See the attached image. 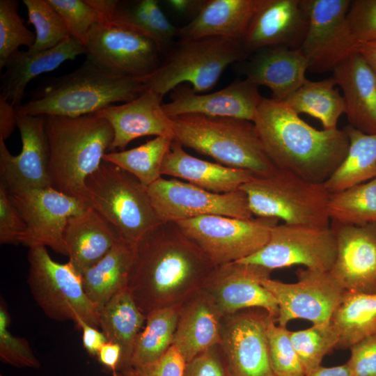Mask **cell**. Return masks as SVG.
Returning <instances> with one entry per match:
<instances>
[{
  "instance_id": "cell-1",
  "label": "cell",
  "mask_w": 376,
  "mask_h": 376,
  "mask_svg": "<svg viewBox=\"0 0 376 376\" xmlns=\"http://www.w3.org/2000/svg\"><path fill=\"white\" fill-rule=\"evenodd\" d=\"M215 265L176 223H161L136 244L127 288L147 316L180 306L202 289Z\"/></svg>"
},
{
  "instance_id": "cell-2",
  "label": "cell",
  "mask_w": 376,
  "mask_h": 376,
  "mask_svg": "<svg viewBox=\"0 0 376 376\" xmlns=\"http://www.w3.org/2000/svg\"><path fill=\"white\" fill-rule=\"evenodd\" d=\"M275 168L324 183L343 161L349 139L343 130H317L284 102L263 97L252 121Z\"/></svg>"
},
{
  "instance_id": "cell-3",
  "label": "cell",
  "mask_w": 376,
  "mask_h": 376,
  "mask_svg": "<svg viewBox=\"0 0 376 376\" xmlns=\"http://www.w3.org/2000/svg\"><path fill=\"white\" fill-rule=\"evenodd\" d=\"M45 120L51 187L86 202V180L99 168L107 151L111 150L112 127L95 113L78 117L45 116Z\"/></svg>"
},
{
  "instance_id": "cell-4",
  "label": "cell",
  "mask_w": 376,
  "mask_h": 376,
  "mask_svg": "<svg viewBox=\"0 0 376 376\" xmlns=\"http://www.w3.org/2000/svg\"><path fill=\"white\" fill-rule=\"evenodd\" d=\"M147 89L139 78L111 74L86 60L72 72L53 78L20 114L78 117L95 113L115 102H127Z\"/></svg>"
},
{
  "instance_id": "cell-5",
  "label": "cell",
  "mask_w": 376,
  "mask_h": 376,
  "mask_svg": "<svg viewBox=\"0 0 376 376\" xmlns=\"http://www.w3.org/2000/svg\"><path fill=\"white\" fill-rule=\"evenodd\" d=\"M170 118L174 139L183 147L209 156L221 165L247 170L256 175L268 174L275 169L251 121L198 113Z\"/></svg>"
},
{
  "instance_id": "cell-6",
  "label": "cell",
  "mask_w": 376,
  "mask_h": 376,
  "mask_svg": "<svg viewBox=\"0 0 376 376\" xmlns=\"http://www.w3.org/2000/svg\"><path fill=\"white\" fill-rule=\"evenodd\" d=\"M249 55L240 42L226 38H179L158 68L139 79L162 97L185 83L196 93H206L230 65Z\"/></svg>"
},
{
  "instance_id": "cell-7",
  "label": "cell",
  "mask_w": 376,
  "mask_h": 376,
  "mask_svg": "<svg viewBox=\"0 0 376 376\" xmlns=\"http://www.w3.org/2000/svg\"><path fill=\"white\" fill-rule=\"evenodd\" d=\"M86 200L118 236L136 244L162 223L152 205L146 187L132 174L102 161L85 182Z\"/></svg>"
},
{
  "instance_id": "cell-8",
  "label": "cell",
  "mask_w": 376,
  "mask_h": 376,
  "mask_svg": "<svg viewBox=\"0 0 376 376\" xmlns=\"http://www.w3.org/2000/svg\"><path fill=\"white\" fill-rule=\"evenodd\" d=\"M240 189L246 194L256 217H274L289 224L331 226L327 214L330 193L324 183L275 168L268 174L254 175Z\"/></svg>"
},
{
  "instance_id": "cell-9",
  "label": "cell",
  "mask_w": 376,
  "mask_h": 376,
  "mask_svg": "<svg viewBox=\"0 0 376 376\" xmlns=\"http://www.w3.org/2000/svg\"><path fill=\"white\" fill-rule=\"evenodd\" d=\"M28 285L45 314L58 320L81 318L88 324L100 327L99 312L87 297L81 274L72 264L55 262L43 246L29 248Z\"/></svg>"
},
{
  "instance_id": "cell-10",
  "label": "cell",
  "mask_w": 376,
  "mask_h": 376,
  "mask_svg": "<svg viewBox=\"0 0 376 376\" xmlns=\"http://www.w3.org/2000/svg\"><path fill=\"white\" fill-rule=\"evenodd\" d=\"M279 219L259 217L242 219L207 215L176 224L217 266L244 259L267 242Z\"/></svg>"
},
{
  "instance_id": "cell-11",
  "label": "cell",
  "mask_w": 376,
  "mask_h": 376,
  "mask_svg": "<svg viewBox=\"0 0 376 376\" xmlns=\"http://www.w3.org/2000/svg\"><path fill=\"white\" fill-rule=\"evenodd\" d=\"M86 60L113 75L141 78L160 65L162 52L152 39L121 23L100 21L84 44Z\"/></svg>"
},
{
  "instance_id": "cell-12",
  "label": "cell",
  "mask_w": 376,
  "mask_h": 376,
  "mask_svg": "<svg viewBox=\"0 0 376 376\" xmlns=\"http://www.w3.org/2000/svg\"><path fill=\"white\" fill-rule=\"evenodd\" d=\"M335 233L330 226L282 224L274 226L266 244L238 262L270 270L301 265L329 272L336 256Z\"/></svg>"
},
{
  "instance_id": "cell-13",
  "label": "cell",
  "mask_w": 376,
  "mask_h": 376,
  "mask_svg": "<svg viewBox=\"0 0 376 376\" xmlns=\"http://www.w3.org/2000/svg\"><path fill=\"white\" fill-rule=\"evenodd\" d=\"M146 189L155 213L163 223L207 215L253 218L247 196L240 189L217 194L189 182L162 177Z\"/></svg>"
},
{
  "instance_id": "cell-14",
  "label": "cell",
  "mask_w": 376,
  "mask_h": 376,
  "mask_svg": "<svg viewBox=\"0 0 376 376\" xmlns=\"http://www.w3.org/2000/svg\"><path fill=\"white\" fill-rule=\"evenodd\" d=\"M296 275L297 282L291 283L270 277L262 280L278 304L276 322L281 327L295 319L313 324L329 323L346 290L330 272L305 267L298 269Z\"/></svg>"
},
{
  "instance_id": "cell-15",
  "label": "cell",
  "mask_w": 376,
  "mask_h": 376,
  "mask_svg": "<svg viewBox=\"0 0 376 376\" xmlns=\"http://www.w3.org/2000/svg\"><path fill=\"white\" fill-rule=\"evenodd\" d=\"M8 197L26 226L21 244L49 246L68 256L65 229L70 217L90 207L86 201L52 187L9 194Z\"/></svg>"
},
{
  "instance_id": "cell-16",
  "label": "cell",
  "mask_w": 376,
  "mask_h": 376,
  "mask_svg": "<svg viewBox=\"0 0 376 376\" xmlns=\"http://www.w3.org/2000/svg\"><path fill=\"white\" fill-rule=\"evenodd\" d=\"M350 0H303L308 17L305 38L299 48L308 63V70H333L356 52L347 22Z\"/></svg>"
},
{
  "instance_id": "cell-17",
  "label": "cell",
  "mask_w": 376,
  "mask_h": 376,
  "mask_svg": "<svg viewBox=\"0 0 376 376\" xmlns=\"http://www.w3.org/2000/svg\"><path fill=\"white\" fill-rule=\"evenodd\" d=\"M268 316L254 308L222 317L219 345L230 376H275L266 334Z\"/></svg>"
},
{
  "instance_id": "cell-18",
  "label": "cell",
  "mask_w": 376,
  "mask_h": 376,
  "mask_svg": "<svg viewBox=\"0 0 376 376\" xmlns=\"http://www.w3.org/2000/svg\"><path fill=\"white\" fill-rule=\"evenodd\" d=\"M22 150L13 155L0 138V186L14 194L51 187L45 116L17 113Z\"/></svg>"
},
{
  "instance_id": "cell-19",
  "label": "cell",
  "mask_w": 376,
  "mask_h": 376,
  "mask_svg": "<svg viewBox=\"0 0 376 376\" xmlns=\"http://www.w3.org/2000/svg\"><path fill=\"white\" fill-rule=\"evenodd\" d=\"M271 272L260 265L232 262L217 266L202 289L223 316L257 308L265 310L276 322L278 304L261 283L270 277Z\"/></svg>"
},
{
  "instance_id": "cell-20",
  "label": "cell",
  "mask_w": 376,
  "mask_h": 376,
  "mask_svg": "<svg viewBox=\"0 0 376 376\" xmlns=\"http://www.w3.org/2000/svg\"><path fill=\"white\" fill-rule=\"evenodd\" d=\"M331 227L337 245L331 275L346 291L376 293V223Z\"/></svg>"
},
{
  "instance_id": "cell-21",
  "label": "cell",
  "mask_w": 376,
  "mask_h": 376,
  "mask_svg": "<svg viewBox=\"0 0 376 376\" xmlns=\"http://www.w3.org/2000/svg\"><path fill=\"white\" fill-rule=\"evenodd\" d=\"M171 92V101L162 104L169 117L198 113L252 122L263 97L258 87L246 79H236L226 87L210 93H196L185 84Z\"/></svg>"
},
{
  "instance_id": "cell-22",
  "label": "cell",
  "mask_w": 376,
  "mask_h": 376,
  "mask_svg": "<svg viewBox=\"0 0 376 376\" xmlns=\"http://www.w3.org/2000/svg\"><path fill=\"white\" fill-rule=\"evenodd\" d=\"M308 25L303 0H263L241 44L249 54L267 47L299 49Z\"/></svg>"
},
{
  "instance_id": "cell-23",
  "label": "cell",
  "mask_w": 376,
  "mask_h": 376,
  "mask_svg": "<svg viewBox=\"0 0 376 376\" xmlns=\"http://www.w3.org/2000/svg\"><path fill=\"white\" fill-rule=\"evenodd\" d=\"M162 97L146 90L130 102L109 105L95 113L112 127L111 150H124L132 141L146 136L174 139L171 118L162 108Z\"/></svg>"
},
{
  "instance_id": "cell-24",
  "label": "cell",
  "mask_w": 376,
  "mask_h": 376,
  "mask_svg": "<svg viewBox=\"0 0 376 376\" xmlns=\"http://www.w3.org/2000/svg\"><path fill=\"white\" fill-rule=\"evenodd\" d=\"M253 53L242 71L252 84L268 88L273 100L284 102L306 79L308 63L299 49L267 47Z\"/></svg>"
},
{
  "instance_id": "cell-25",
  "label": "cell",
  "mask_w": 376,
  "mask_h": 376,
  "mask_svg": "<svg viewBox=\"0 0 376 376\" xmlns=\"http://www.w3.org/2000/svg\"><path fill=\"white\" fill-rule=\"evenodd\" d=\"M332 77L343 91L349 125L376 134V75L354 52L333 70Z\"/></svg>"
},
{
  "instance_id": "cell-26",
  "label": "cell",
  "mask_w": 376,
  "mask_h": 376,
  "mask_svg": "<svg viewBox=\"0 0 376 376\" xmlns=\"http://www.w3.org/2000/svg\"><path fill=\"white\" fill-rule=\"evenodd\" d=\"M85 52L84 46L70 37L47 50L17 51L3 65L5 71L1 76L0 97L17 109L22 104L25 88L30 81Z\"/></svg>"
},
{
  "instance_id": "cell-27",
  "label": "cell",
  "mask_w": 376,
  "mask_h": 376,
  "mask_svg": "<svg viewBox=\"0 0 376 376\" xmlns=\"http://www.w3.org/2000/svg\"><path fill=\"white\" fill-rule=\"evenodd\" d=\"M222 317L203 289L180 305L172 345L186 363L219 344Z\"/></svg>"
},
{
  "instance_id": "cell-28",
  "label": "cell",
  "mask_w": 376,
  "mask_h": 376,
  "mask_svg": "<svg viewBox=\"0 0 376 376\" xmlns=\"http://www.w3.org/2000/svg\"><path fill=\"white\" fill-rule=\"evenodd\" d=\"M263 0H206L194 19L178 28L180 39L222 37L239 42Z\"/></svg>"
},
{
  "instance_id": "cell-29",
  "label": "cell",
  "mask_w": 376,
  "mask_h": 376,
  "mask_svg": "<svg viewBox=\"0 0 376 376\" xmlns=\"http://www.w3.org/2000/svg\"><path fill=\"white\" fill-rule=\"evenodd\" d=\"M161 173L162 175L183 179L217 194L237 191L256 175L247 170L231 168L193 157L175 139L164 157Z\"/></svg>"
},
{
  "instance_id": "cell-30",
  "label": "cell",
  "mask_w": 376,
  "mask_h": 376,
  "mask_svg": "<svg viewBox=\"0 0 376 376\" xmlns=\"http://www.w3.org/2000/svg\"><path fill=\"white\" fill-rule=\"evenodd\" d=\"M119 238L112 226L91 207L70 217L64 232L69 261L80 274L103 258Z\"/></svg>"
},
{
  "instance_id": "cell-31",
  "label": "cell",
  "mask_w": 376,
  "mask_h": 376,
  "mask_svg": "<svg viewBox=\"0 0 376 376\" xmlns=\"http://www.w3.org/2000/svg\"><path fill=\"white\" fill-rule=\"evenodd\" d=\"M136 244L119 238L109 253L81 274L84 291L99 313L117 293L127 288Z\"/></svg>"
},
{
  "instance_id": "cell-32",
  "label": "cell",
  "mask_w": 376,
  "mask_h": 376,
  "mask_svg": "<svg viewBox=\"0 0 376 376\" xmlns=\"http://www.w3.org/2000/svg\"><path fill=\"white\" fill-rule=\"evenodd\" d=\"M146 316L137 306L131 292L125 288L115 295L101 309L100 327L108 341L122 348L118 370L129 364L137 336L146 323Z\"/></svg>"
},
{
  "instance_id": "cell-33",
  "label": "cell",
  "mask_w": 376,
  "mask_h": 376,
  "mask_svg": "<svg viewBox=\"0 0 376 376\" xmlns=\"http://www.w3.org/2000/svg\"><path fill=\"white\" fill-rule=\"evenodd\" d=\"M330 323L338 338L336 350L350 349L376 336V293L345 291Z\"/></svg>"
},
{
  "instance_id": "cell-34",
  "label": "cell",
  "mask_w": 376,
  "mask_h": 376,
  "mask_svg": "<svg viewBox=\"0 0 376 376\" xmlns=\"http://www.w3.org/2000/svg\"><path fill=\"white\" fill-rule=\"evenodd\" d=\"M349 148L343 161L324 182L330 194L376 178V134L363 133L350 125L344 128Z\"/></svg>"
},
{
  "instance_id": "cell-35",
  "label": "cell",
  "mask_w": 376,
  "mask_h": 376,
  "mask_svg": "<svg viewBox=\"0 0 376 376\" xmlns=\"http://www.w3.org/2000/svg\"><path fill=\"white\" fill-rule=\"evenodd\" d=\"M331 77L320 81L306 79L284 102L296 113H306L319 120L324 129L337 128V123L345 112L343 96L335 88Z\"/></svg>"
},
{
  "instance_id": "cell-36",
  "label": "cell",
  "mask_w": 376,
  "mask_h": 376,
  "mask_svg": "<svg viewBox=\"0 0 376 376\" xmlns=\"http://www.w3.org/2000/svg\"><path fill=\"white\" fill-rule=\"evenodd\" d=\"M104 21L119 22L137 30L155 41L162 52L178 33V28L169 22L156 0L118 1L111 16Z\"/></svg>"
},
{
  "instance_id": "cell-37",
  "label": "cell",
  "mask_w": 376,
  "mask_h": 376,
  "mask_svg": "<svg viewBox=\"0 0 376 376\" xmlns=\"http://www.w3.org/2000/svg\"><path fill=\"white\" fill-rule=\"evenodd\" d=\"M179 308L180 306H175L159 308L146 316V323L136 337L127 366L149 364L166 354L173 344Z\"/></svg>"
},
{
  "instance_id": "cell-38",
  "label": "cell",
  "mask_w": 376,
  "mask_h": 376,
  "mask_svg": "<svg viewBox=\"0 0 376 376\" xmlns=\"http://www.w3.org/2000/svg\"><path fill=\"white\" fill-rule=\"evenodd\" d=\"M173 139L157 136L130 150L106 152L102 160L130 173L147 188L161 178L162 162Z\"/></svg>"
},
{
  "instance_id": "cell-39",
  "label": "cell",
  "mask_w": 376,
  "mask_h": 376,
  "mask_svg": "<svg viewBox=\"0 0 376 376\" xmlns=\"http://www.w3.org/2000/svg\"><path fill=\"white\" fill-rule=\"evenodd\" d=\"M327 214L331 221L343 225L376 223V178L330 194Z\"/></svg>"
},
{
  "instance_id": "cell-40",
  "label": "cell",
  "mask_w": 376,
  "mask_h": 376,
  "mask_svg": "<svg viewBox=\"0 0 376 376\" xmlns=\"http://www.w3.org/2000/svg\"><path fill=\"white\" fill-rule=\"evenodd\" d=\"M290 338L306 375L321 366L324 357L336 350L338 340L330 322L290 331Z\"/></svg>"
},
{
  "instance_id": "cell-41",
  "label": "cell",
  "mask_w": 376,
  "mask_h": 376,
  "mask_svg": "<svg viewBox=\"0 0 376 376\" xmlns=\"http://www.w3.org/2000/svg\"><path fill=\"white\" fill-rule=\"evenodd\" d=\"M29 22L36 30V40L27 50L31 52L51 49L70 37L61 17L49 0H24Z\"/></svg>"
},
{
  "instance_id": "cell-42",
  "label": "cell",
  "mask_w": 376,
  "mask_h": 376,
  "mask_svg": "<svg viewBox=\"0 0 376 376\" xmlns=\"http://www.w3.org/2000/svg\"><path fill=\"white\" fill-rule=\"evenodd\" d=\"M266 334L270 365L275 376H306L294 348L290 331L276 325L269 315L266 321Z\"/></svg>"
},
{
  "instance_id": "cell-43",
  "label": "cell",
  "mask_w": 376,
  "mask_h": 376,
  "mask_svg": "<svg viewBox=\"0 0 376 376\" xmlns=\"http://www.w3.org/2000/svg\"><path fill=\"white\" fill-rule=\"evenodd\" d=\"M16 0L0 1V69L20 46H33L36 36L24 24L18 14Z\"/></svg>"
},
{
  "instance_id": "cell-44",
  "label": "cell",
  "mask_w": 376,
  "mask_h": 376,
  "mask_svg": "<svg viewBox=\"0 0 376 376\" xmlns=\"http://www.w3.org/2000/svg\"><path fill=\"white\" fill-rule=\"evenodd\" d=\"M10 318L3 301L0 305V360L16 367L38 368L40 361L25 338L13 335L9 331Z\"/></svg>"
},
{
  "instance_id": "cell-45",
  "label": "cell",
  "mask_w": 376,
  "mask_h": 376,
  "mask_svg": "<svg viewBox=\"0 0 376 376\" xmlns=\"http://www.w3.org/2000/svg\"><path fill=\"white\" fill-rule=\"evenodd\" d=\"M64 22L70 37L84 45L89 31L101 21L86 0H49Z\"/></svg>"
},
{
  "instance_id": "cell-46",
  "label": "cell",
  "mask_w": 376,
  "mask_h": 376,
  "mask_svg": "<svg viewBox=\"0 0 376 376\" xmlns=\"http://www.w3.org/2000/svg\"><path fill=\"white\" fill-rule=\"evenodd\" d=\"M347 22L356 45L376 40V0L352 1Z\"/></svg>"
},
{
  "instance_id": "cell-47",
  "label": "cell",
  "mask_w": 376,
  "mask_h": 376,
  "mask_svg": "<svg viewBox=\"0 0 376 376\" xmlns=\"http://www.w3.org/2000/svg\"><path fill=\"white\" fill-rule=\"evenodd\" d=\"M186 362L172 345L159 360L143 366H127L118 371L121 376H183Z\"/></svg>"
},
{
  "instance_id": "cell-48",
  "label": "cell",
  "mask_w": 376,
  "mask_h": 376,
  "mask_svg": "<svg viewBox=\"0 0 376 376\" xmlns=\"http://www.w3.org/2000/svg\"><path fill=\"white\" fill-rule=\"evenodd\" d=\"M26 224L12 203L6 191L0 186V243L20 244Z\"/></svg>"
},
{
  "instance_id": "cell-49",
  "label": "cell",
  "mask_w": 376,
  "mask_h": 376,
  "mask_svg": "<svg viewBox=\"0 0 376 376\" xmlns=\"http://www.w3.org/2000/svg\"><path fill=\"white\" fill-rule=\"evenodd\" d=\"M183 376H230L219 345L186 363Z\"/></svg>"
},
{
  "instance_id": "cell-50",
  "label": "cell",
  "mask_w": 376,
  "mask_h": 376,
  "mask_svg": "<svg viewBox=\"0 0 376 376\" xmlns=\"http://www.w3.org/2000/svg\"><path fill=\"white\" fill-rule=\"evenodd\" d=\"M350 350L347 364L351 376H376V336L363 339Z\"/></svg>"
},
{
  "instance_id": "cell-51",
  "label": "cell",
  "mask_w": 376,
  "mask_h": 376,
  "mask_svg": "<svg viewBox=\"0 0 376 376\" xmlns=\"http://www.w3.org/2000/svg\"><path fill=\"white\" fill-rule=\"evenodd\" d=\"M77 328L82 331V343L86 352L91 356H97L101 347L108 340L102 331L81 318H79L75 323Z\"/></svg>"
},
{
  "instance_id": "cell-52",
  "label": "cell",
  "mask_w": 376,
  "mask_h": 376,
  "mask_svg": "<svg viewBox=\"0 0 376 376\" xmlns=\"http://www.w3.org/2000/svg\"><path fill=\"white\" fill-rule=\"evenodd\" d=\"M122 354V348L118 344L107 341L101 347L97 356L99 362L113 372L118 370Z\"/></svg>"
},
{
  "instance_id": "cell-53",
  "label": "cell",
  "mask_w": 376,
  "mask_h": 376,
  "mask_svg": "<svg viewBox=\"0 0 376 376\" xmlns=\"http://www.w3.org/2000/svg\"><path fill=\"white\" fill-rule=\"evenodd\" d=\"M17 127L16 109L0 97V138L7 139Z\"/></svg>"
},
{
  "instance_id": "cell-54",
  "label": "cell",
  "mask_w": 376,
  "mask_h": 376,
  "mask_svg": "<svg viewBox=\"0 0 376 376\" xmlns=\"http://www.w3.org/2000/svg\"><path fill=\"white\" fill-rule=\"evenodd\" d=\"M356 52L362 56L376 75V40L357 44Z\"/></svg>"
},
{
  "instance_id": "cell-55",
  "label": "cell",
  "mask_w": 376,
  "mask_h": 376,
  "mask_svg": "<svg viewBox=\"0 0 376 376\" xmlns=\"http://www.w3.org/2000/svg\"><path fill=\"white\" fill-rule=\"evenodd\" d=\"M306 376H351V373L346 363L331 367L320 366Z\"/></svg>"
},
{
  "instance_id": "cell-56",
  "label": "cell",
  "mask_w": 376,
  "mask_h": 376,
  "mask_svg": "<svg viewBox=\"0 0 376 376\" xmlns=\"http://www.w3.org/2000/svg\"><path fill=\"white\" fill-rule=\"evenodd\" d=\"M167 2L175 11L183 13L191 11H196L197 13L202 1L169 0Z\"/></svg>"
},
{
  "instance_id": "cell-57",
  "label": "cell",
  "mask_w": 376,
  "mask_h": 376,
  "mask_svg": "<svg viewBox=\"0 0 376 376\" xmlns=\"http://www.w3.org/2000/svg\"><path fill=\"white\" fill-rule=\"evenodd\" d=\"M111 376H121V375L120 374V373L116 370V371H113L112 372V375Z\"/></svg>"
},
{
  "instance_id": "cell-58",
  "label": "cell",
  "mask_w": 376,
  "mask_h": 376,
  "mask_svg": "<svg viewBox=\"0 0 376 376\" xmlns=\"http://www.w3.org/2000/svg\"><path fill=\"white\" fill-rule=\"evenodd\" d=\"M0 376H4V375H3L2 374H1Z\"/></svg>"
}]
</instances>
